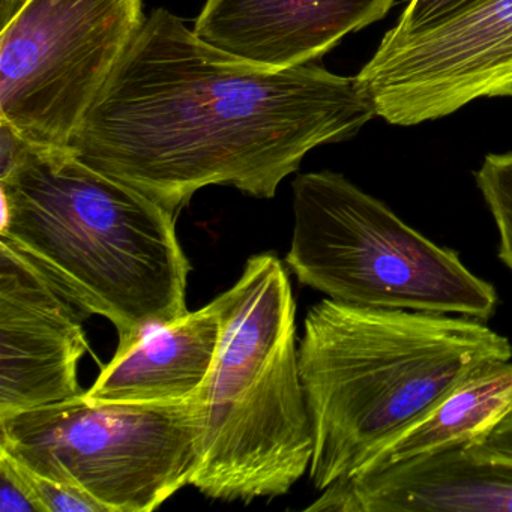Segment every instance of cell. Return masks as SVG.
<instances>
[{"label":"cell","instance_id":"cell-1","mask_svg":"<svg viewBox=\"0 0 512 512\" xmlns=\"http://www.w3.org/2000/svg\"><path fill=\"white\" fill-rule=\"evenodd\" d=\"M374 116L356 77L254 67L157 8L70 149L178 215L211 185L272 199L313 149L353 139Z\"/></svg>","mask_w":512,"mask_h":512},{"label":"cell","instance_id":"cell-2","mask_svg":"<svg viewBox=\"0 0 512 512\" xmlns=\"http://www.w3.org/2000/svg\"><path fill=\"white\" fill-rule=\"evenodd\" d=\"M0 239L29 257L89 316L106 317L127 349L188 313L191 266L176 214L94 169L71 149L11 136L0 148Z\"/></svg>","mask_w":512,"mask_h":512},{"label":"cell","instance_id":"cell-3","mask_svg":"<svg viewBox=\"0 0 512 512\" xmlns=\"http://www.w3.org/2000/svg\"><path fill=\"white\" fill-rule=\"evenodd\" d=\"M298 355L313 428L308 475L323 491L470 374L511 361L512 344L472 317L326 298L305 317Z\"/></svg>","mask_w":512,"mask_h":512},{"label":"cell","instance_id":"cell-4","mask_svg":"<svg viewBox=\"0 0 512 512\" xmlns=\"http://www.w3.org/2000/svg\"><path fill=\"white\" fill-rule=\"evenodd\" d=\"M217 301L223 329L200 389L202 458L191 485L224 502L283 496L314 449L289 274L275 254H257Z\"/></svg>","mask_w":512,"mask_h":512},{"label":"cell","instance_id":"cell-5","mask_svg":"<svg viewBox=\"0 0 512 512\" xmlns=\"http://www.w3.org/2000/svg\"><path fill=\"white\" fill-rule=\"evenodd\" d=\"M292 245L286 256L299 283L340 304L490 320L499 295L385 203L340 173L293 181Z\"/></svg>","mask_w":512,"mask_h":512},{"label":"cell","instance_id":"cell-6","mask_svg":"<svg viewBox=\"0 0 512 512\" xmlns=\"http://www.w3.org/2000/svg\"><path fill=\"white\" fill-rule=\"evenodd\" d=\"M200 392L176 403L88 400L0 415V451L98 503L149 512L191 485L202 458Z\"/></svg>","mask_w":512,"mask_h":512},{"label":"cell","instance_id":"cell-7","mask_svg":"<svg viewBox=\"0 0 512 512\" xmlns=\"http://www.w3.org/2000/svg\"><path fill=\"white\" fill-rule=\"evenodd\" d=\"M145 0H0V122L70 149L145 25Z\"/></svg>","mask_w":512,"mask_h":512},{"label":"cell","instance_id":"cell-8","mask_svg":"<svg viewBox=\"0 0 512 512\" xmlns=\"http://www.w3.org/2000/svg\"><path fill=\"white\" fill-rule=\"evenodd\" d=\"M376 116L413 127L479 98H512V0H479L410 32H386L356 76Z\"/></svg>","mask_w":512,"mask_h":512},{"label":"cell","instance_id":"cell-9","mask_svg":"<svg viewBox=\"0 0 512 512\" xmlns=\"http://www.w3.org/2000/svg\"><path fill=\"white\" fill-rule=\"evenodd\" d=\"M35 263L0 239V415L82 394L88 319Z\"/></svg>","mask_w":512,"mask_h":512},{"label":"cell","instance_id":"cell-10","mask_svg":"<svg viewBox=\"0 0 512 512\" xmlns=\"http://www.w3.org/2000/svg\"><path fill=\"white\" fill-rule=\"evenodd\" d=\"M397 0H206L193 31L257 68L314 64L353 32L385 19Z\"/></svg>","mask_w":512,"mask_h":512},{"label":"cell","instance_id":"cell-11","mask_svg":"<svg viewBox=\"0 0 512 512\" xmlns=\"http://www.w3.org/2000/svg\"><path fill=\"white\" fill-rule=\"evenodd\" d=\"M304 511L512 512V466L454 446L341 479Z\"/></svg>","mask_w":512,"mask_h":512},{"label":"cell","instance_id":"cell-12","mask_svg":"<svg viewBox=\"0 0 512 512\" xmlns=\"http://www.w3.org/2000/svg\"><path fill=\"white\" fill-rule=\"evenodd\" d=\"M221 319L217 298L200 310L155 326L101 370L88 400L119 403H176L190 400L205 385L218 346Z\"/></svg>","mask_w":512,"mask_h":512},{"label":"cell","instance_id":"cell-13","mask_svg":"<svg viewBox=\"0 0 512 512\" xmlns=\"http://www.w3.org/2000/svg\"><path fill=\"white\" fill-rule=\"evenodd\" d=\"M511 409L512 362H490L380 446L353 475L377 472L419 455L466 445L490 430Z\"/></svg>","mask_w":512,"mask_h":512},{"label":"cell","instance_id":"cell-14","mask_svg":"<svg viewBox=\"0 0 512 512\" xmlns=\"http://www.w3.org/2000/svg\"><path fill=\"white\" fill-rule=\"evenodd\" d=\"M475 181L496 224L497 256L512 271V152L487 155Z\"/></svg>","mask_w":512,"mask_h":512},{"label":"cell","instance_id":"cell-15","mask_svg":"<svg viewBox=\"0 0 512 512\" xmlns=\"http://www.w3.org/2000/svg\"><path fill=\"white\" fill-rule=\"evenodd\" d=\"M0 458L10 464L26 493L34 500L40 512H104L98 503L71 490L67 485L47 478L0 451Z\"/></svg>","mask_w":512,"mask_h":512},{"label":"cell","instance_id":"cell-16","mask_svg":"<svg viewBox=\"0 0 512 512\" xmlns=\"http://www.w3.org/2000/svg\"><path fill=\"white\" fill-rule=\"evenodd\" d=\"M472 458L512 466V409L508 410L490 430L464 445Z\"/></svg>","mask_w":512,"mask_h":512},{"label":"cell","instance_id":"cell-17","mask_svg":"<svg viewBox=\"0 0 512 512\" xmlns=\"http://www.w3.org/2000/svg\"><path fill=\"white\" fill-rule=\"evenodd\" d=\"M479 0H409L406 10L394 26L395 32H410L452 16Z\"/></svg>","mask_w":512,"mask_h":512},{"label":"cell","instance_id":"cell-18","mask_svg":"<svg viewBox=\"0 0 512 512\" xmlns=\"http://www.w3.org/2000/svg\"><path fill=\"white\" fill-rule=\"evenodd\" d=\"M0 512H40L16 473L0 458Z\"/></svg>","mask_w":512,"mask_h":512}]
</instances>
